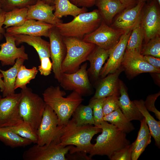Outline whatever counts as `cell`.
<instances>
[{"instance_id":"1","label":"cell","mask_w":160,"mask_h":160,"mask_svg":"<svg viewBox=\"0 0 160 160\" xmlns=\"http://www.w3.org/2000/svg\"><path fill=\"white\" fill-rule=\"evenodd\" d=\"M66 95L59 86H50L42 93L46 104L56 114L60 126L67 124L76 108L83 100L82 96L75 91L64 97Z\"/></svg>"},{"instance_id":"2","label":"cell","mask_w":160,"mask_h":160,"mask_svg":"<svg viewBox=\"0 0 160 160\" xmlns=\"http://www.w3.org/2000/svg\"><path fill=\"white\" fill-rule=\"evenodd\" d=\"M101 131V128L92 125L76 126L70 119L63 127L59 144L63 146L72 145L69 151L70 154L75 152L89 153L94 146L91 143L92 138Z\"/></svg>"},{"instance_id":"3","label":"cell","mask_w":160,"mask_h":160,"mask_svg":"<svg viewBox=\"0 0 160 160\" xmlns=\"http://www.w3.org/2000/svg\"><path fill=\"white\" fill-rule=\"evenodd\" d=\"M99 127L102 133L95 140L96 143L89 153L91 158L96 155H106L109 158L114 152L130 144L126 133L113 124L103 120Z\"/></svg>"},{"instance_id":"4","label":"cell","mask_w":160,"mask_h":160,"mask_svg":"<svg viewBox=\"0 0 160 160\" xmlns=\"http://www.w3.org/2000/svg\"><path fill=\"white\" fill-rule=\"evenodd\" d=\"M102 20L97 9L79 14L71 22L60 23L56 26L63 37L83 39L100 25Z\"/></svg>"},{"instance_id":"5","label":"cell","mask_w":160,"mask_h":160,"mask_svg":"<svg viewBox=\"0 0 160 160\" xmlns=\"http://www.w3.org/2000/svg\"><path fill=\"white\" fill-rule=\"evenodd\" d=\"M19 111L23 122L36 132L46 104L43 98L27 86L21 89Z\"/></svg>"},{"instance_id":"6","label":"cell","mask_w":160,"mask_h":160,"mask_svg":"<svg viewBox=\"0 0 160 160\" xmlns=\"http://www.w3.org/2000/svg\"><path fill=\"white\" fill-rule=\"evenodd\" d=\"M63 38L67 52L62 64V71L73 73L77 71L81 64L87 60L88 55L96 45L75 38L63 37Z\"/></svg>"},{"instance_id":"7","label":"cell","mask_w":160,"mask_h":160,"mask_svg":"<svg viewBox=\"0 0 160 160\" xmlns=\"http://www.w3.org/2000/svg\"><path fill=\"white\" fill-rule=\"evenodd\" d=\"M63 126H59L57 116L53 110L46 104L42 119L36 133L37 143L39 145L59 144Z\"/></svg>"},{"instance_id":"8","label":"cell","mask_w":160,"mask_h":160,"mask_svg":"<svg viewBox=\"0 0 160 160\" xmlns=\"http://www.w3.org/2000/svg\"><path fill=\"white\" fill-rule=\"evenodd\" d=\"M72 145L63 146L52 143L39 145L36 144L23 153L24 160H66V155Z\"/></svg>"},{"instance_id":"9","label":"cell","mask_w":160,"mask_h":160,"mask_svg":"<svg viewBox=\"0 0 160 160\" xmlns=\"http://www.w3.org/2000/svg\"><path fill=\"white\" fill-rule=\"evenodd\" d=\"M20 92L0 98V127L18 126L23 122L19 112Z\"/></svg>"},{"instance_id":"10","label":"cell","mask_w":160,"mask_h":160,"mask_svg":"<svg viewBox=\"0 0 160 160\" xmlns=\"http://www.w3.org/2000/svg\"><path fill=\"white\" fill-rule=\"evenodd\" d=\"M126 31L110 27L103 20L95 31L86 35L82 40L106 50H110L119 42Z\"/></svg>"},{"instance_id":"11","label":"cell","mask_w":160,"mask_h":160,"mask_svg":"<svg viewBox=\"0 0 160 160\" xmlns=\"http://www.w3.org/2000/svg\"><path fill=\"white\" fill-rule=\"evenodd\" d=\"M50 57L52 60V70L54 78L60 83L63 72L61 66L66 54L67 49L63 36L56 26L49 30Z\"/></svg>"},{"instance_id":"12","label":"cell","mask_w":160,"mask_h":160,"mask_svg":"<svg viewBox=\"0 0 160 160\" xmlns=\"http://www.w3.org/2000/svg\"><path fill=\"white\" fill-rule=\"evenodd\" d=\"M87 63L83 64L74 73H63L60 82V86L66 90L75 91L81 96L88 95L91 87L87 70Z\"/></svg>"},{"instance_id":"13","label":"cell","mask_w":160,"mask_h":160,"mask_svg":"<svg viewBox=\"0 0 160 160\" xmlns=\"http://www.w3.org/2000/svg\"><path fill=\"white\" fill-rule=\"evenodd\" d=\"M155 0H152L143 7L141 24L145 43L151 39L160 35V13Z\"/></svg>"},{"instance_id":"14","label":"cell","mask_w":160,"mask_h":160,"mask_svg":"<svg viewBox=\"0 0 160 160\" xmlns=\"http://www.w3.org/2000/svg\"><path fill=\"white\" fill-rule=\"evenodd\" d=\"M132 31H126L121 36L118 42L109 50V57L100 73V76L102 78L114 73L121 67Z\"/></svg>"},{"instance_id":"15","label":"cell","mask_w":160,"mask_h":160,"mask_svg":"<svg viewBox=\"0 0 160 160\" xmlns=\"http://www.w3.org/2000/svg\"><path fill=\"white\" fill-rule=\"evenodd\" d=\"M121 66L131 77L144 73H160V68L154 67L148 63L140 53L126 51Z\"/></svg>"},{"instance_id":"16","label":"cell","mask_w":160,"mask_h":160,"mask_svg":"<svg viewBox=\"0 0 160 160\" xmlns=\"http://www.w3.org/2000/svg\"><path fill=\"white\" fill-rule=\"evenodd\" d=\"M4 36L6 42L0 44V61L2 66L13 65L18 58L28 59V55L25 52V47L23 45L20 47H17L13 35L6 32Z\"/></svg>"},{"instance_id":"17","label":"cell","mask_w":160,"mask_h":160,"mask_svg":"<svg viewBox=\"0 0 160 160\" xmlns=\"http://www.w3.org/2000/svg\"><path fill=\"white\" fill-rule=\"evenodd\" d=\"M144 2H139L132 7L124 9L117 17L112 27L126 31L132 30L141 22Z\"/></svg>"},{"instance_id":"18","label":"cell","mask_w":160,"mask_h":160,"mask_svg":"<svg viewBox=\"0 0 160 160\" xmlns=\"http://www.w3.org/2000/svg\"><path fill=\"white\" fill-rule=\"evenodd\" d=\"M26 20L33 19L40 21L56 26L63 23L60 19L56 17L53 12L55 5L49 4L43 0H37L35 4L28 6Z\"/></svg>"},{"instance_id":"19","label":"cell","mask_w":160,"mask_h":160,"mask_svg":"<svg viewBox=\"0 0 160 160\" xmlns=\"http://www.w3.org/2000/svg\"><path fill=\"white\" fill-rule=\"evenodd\" d=\"M54 26H55L43 21L28 19L20 26L11 27L6 29V32L12 35L23 34L48 37L49 30Z\"/></svg>"},{"instance_id":"20","label":"cell","mask_w":160,"mask_h":160,"mask_svg":"<svg viewBox=\"0 0 160 160\" xmlns=\"http://www.w3.org/2000/svg\"><path fill=\"white\" fill-rule=\"evenodd\" d=\"M124 70L121 66L115 72L103 78L96 89L94 95L91 99L105 98L120 94L119 76Z\"/></svg>"},{"instance_id":"21","label":"cell","mask_w":160,"mask_h":160,"mask_svg":"<svg viewBox=\"0 0 160 160\" xmlns=\"http://www.w3.org/2000/svg\"><path fill=\"white\" fill-rule=\"evenodd\" d=\"M13 36L16 46L25 43L33 47L37 52L40 61L44 58L50 57L49 42L43 39L41 36L23 34Z\"/></svg>"},{"instance_id":"22","label":"cell","mask_w":160,"mask_h":160,"mask_svg":"<svg viewBox=\"0 0 160 160\" xmlns=\"http://www.w3.org/2000/svg\"><path fill=\"white\" fill-rule=\"evenodd\" d=\"M119 88L121 96L119 97L120 108L123 113L130 121H140L144 117L134 104L130 100L123 82L119 81Z\"/></svg>"},{"instance_id":"23","label":"cell","mask_w":160,"mask_h":160,"mask_svg":"<svg viewBox=\"0 0 160 160\" xmlns=\"http://www.w3.org/2000/svg\"><path fill=\"white\" fill-rule=\"evenodd\" d=\"M95 5L98 8L102 20L108 25L116 14L126 9L118 0H96Z\"/></svg>"},{"instance_id":"24","label":"cell","mask_w":160,"mask_h":160,"mask_svg":"<svg viewBox=\"0 0 160 160\" xmlns=\"http://www.w3.org/2000/svg\"><path fill=\"white\" fill-rule=\"evenodd\" d=\"M109 54V50L96 46L87 59L90 63V67L87 70L88 76L95 79L98 78L103 65L108 57Z\"/></svg>"},{"instance_id":"25","label":"cell","mask_w":160,"mask_h":160,"mask_svg":"<svg viewBox=\"0 0 160 160\" xmlns=\"http://www.w3.org/2000/svg\"><path fill=\"white\" fill-rule=\"evenodd\" d=\"M25 60L22 58L16 59L15 63L9 69L4 71L0 68V72L3 76L5 89L2 92L3 97L15 93V85L19 69Z\"/></svg>"},{"instance_id":"26","label":"cell","mask_w":160,"mask_h":160,"mask_svg":"<svg viewBox=\"0 0 160 160\" xmlns=\"http://www.w3.org/2000/svg\"><path fill=\"white\" fill-rule=\"evenodd\" d=\"M135 105L145 119L150 129L151 135L154 138L156 145L160 146V121L156 120L146 109L143 100H135Z\"/></svg>"},{"instance_id":"27","label":"cell","mask_w":160,"mask_h":160,"mask_svg":"<svg viewBox=\"0 0 160 160\" xmlns=\"http://www.w3.org/2000/svg\"><path fill=\"white\" fill-rule=\"evenodd\" d=\"M0 141L12 148L24 147L33 143L15 133L8 127H0Z\"/></svg>"},{"instance_id":"28","label":"cell","mask_w":160,"mask_h":160,"mask_svg":"<svg viewBox=\"0 0 160 160\" xmlns=\"http://www.w3.org/2000/svg\"><path fill=\"white\" fill-rule=\"evenodd\" d=\"M55 12L54 13L57 18L71 15L74 18L80 14L87 12V8L78 7L68 0H55Z\"/></svg>"},{"instance_id":"29","label":"cell","mask_w":160,"mask_h":160,"mask_svg":"<svg viewBox=\"0 0 160 160\" xmlns=\"http://www.w3.org/2000/svg\"><path fill=\"white\" fill-rule=\"evenodd\" d=\"M103 120L109 122L126 133L135 129L133 124L123 113L120 108L104 116Z\"/></svg>"},{"instance_id":"30","label":"cell","mask_w":160,"mask_h":160,"mask_svg":"<svg viewBox=\"0 0 160 160\" xmlns=\"http://www.w3.org/2000/svg\"><path fill=\"white\" fill-rule=\"evenodd\" d=\"M72 116L71 119L76 126L94 124L92 108L89 104L86 105H79Z\"/></svg>"},{"instance_id":"31","label":"cell","mask_w":160,"mask_h":160,"mask_svg":"<svg viewBox=\"0 0 160 160\" xmlns=\"http://www.w3.org/2000/svg\"><path fill=\"white\" fill-rule=\"evenodd\" d=\"M28 8L25 7L5 12L4 28L17 27L23 25L26 20Z\"/></svg>"},{"instance_id":"32","label":"cell","mask_w":160,"mask_h":160,"mask_svg":"<svg viewBox=\"0 0 160 160\" xmlns=\"http://www.w3.org/2000/svg\"><path fill=\"white\" fill-rule=\"evenodd\" d=\"M144 37L140 22L132 30L125 51L140 54Z\"/></svg>"},{"instance_id":"33","label":"cell","mask_w":160,"mask_h":160,"mask_svg":"<svg viewBox=\"0 0 160 160\" xmlns=\"http://www.w3.org/2000/svg\"><path fill=\"white\" fill-rule=\"evenodd\" d=\"M38 70L35 66L31 68H27L25 65H22L20 67L16 79L15 89L20 88L23 89L30 81L34 79L37 74Z\"/></svg>"},{"instance_id":"34","label":"cell","mask_w":160,"mask_h":160,"mask_svg":"<svg viewBox=\"0 0 160 160\" xmlns=\"http://www.w3.org/2000/svg\"><path fill=\"white\" fill-rule=\"evenodd\" d=\"M140 54L160 57V35L151 39L147 43L142 45Z\"/></svg>"},{"instance_id":"35","label":"cell","mask_w":160,"mask_h":160,"mask_svg":"<svg viewBox=\"0 0 160 160\" xmlns=\"http://www.w3.org/2000/svg\"><path fill=\"white\" fill-rule=\"evenodd\" d=\"M8 127L12 132L20 136L31 140L33 143H37L38 136L36 132L24 122L17 126Z\"/></svg>"},{"instance_id":"36","label":"cell","mask_w":160,"mask_h":160,"mask_svg":"<svg viewBox=\"0 0 160 160\" xmlns=\"http://www.w3.org/2000/svg\"><path fill=\"white\" fill-rule=\"evenodd\" d=\"M37 0H0L2 11L7 12L14 9L27 7L36 4Z\"/></svg>"},{"instance_id":"37","label":"cell","mask_w":160,"mask_h":160,"mask_svg":"<svg viewBox=\"0 0 160 160\" xmlns=\"http://www.w3.org/2000/svg\"><path fill=\"white\" fill-rule=\"evenodd\" d=\"M105 98L91 99L89 103L92 110L94 125L98 127L103 121V106Z\"/></svg>"},{"instance_id":"38","label":"cell","mask_w":160,"mask_h":160,"mask_svg":"<svg viewBox=\"0 0 160 160\" xmlns=\"http://www.w3.org/2000/svg\"><path fill=\"white\" fill-rule=\"evenodd\" d=\"M119 97L112 96L105 98L103 106L104 116L120 108Z\"/></svg>"},{"instance_id":"39","label":"cell","mask_w":160,"mask_h":160,"mask_svg":"<svg viewBox=\"0 0 160 160\" xmlns=\"http://www.w3.org/2000/svg\"><path fill=\"white\" fill-rule=\"evenodd\" d=\"M131 144L114 152L109 158L111 160H132Z\"/></svg>"},{"instance_id":"40","label":"cell","mask_w":160,"mask_h":160,"mask_svg":"<svg viewBox=\"0 0 160 160\" xmlns=\"http://www.w3.org/2000/svg\"><path fill=\"white\" fill-rule=\"evenodd\" d=\"M151 136L150 134L141 140L132 151V160H137L145 150L146 147L151 142Z\"/></svg>"},{"instance_id":"41","label":"cell","mask_w":160,"mask_h":160,"mask_svg":"<svg viewBox=\"0 0 160 160\" xmlns=\"http://www.w3.org/2000/svg\"><path fill=\"white\" fill-rule=\"evenodd\" d=\"M160 95V92L157 93L148 95L146 97V100L144 101L145 106L146 109L148 111L153 112L156 118L159 121L160 120V112L155 106V102Z\"/></svg>"},{"instance_id":"42","label":"cell","mask_w":160,"mask_h":160,"mask_svg":"<svg viewBox=\"0 0 160 160\" xmlns=\"http://www.w3.org/2000/svg\"><path fill=\"white\" fill-rule=\"evenodd\" d=\"M140 122V127L137 139L131 144L132 151L139 141L151 134L150 129L145 119L144 118Z\"/></svg>"},{"instance_id":"43","label":"cell","mask_w":160,"mask_h":160,"mask_svg":"<svg viewBox=\"0 0 160 160\" xmlns=\"http://www.w3.org/2000/svg\"><path fill=\"white\" fill-rule=\"evenodd\" d=\"M40 64L38 66V71L41 75L45 76L49 75L52 70V64L49 57L44 58L40 61Z\"/></svg>"},{"instance_id":"44","label":"cell","mask_w":160,"mask_h":160,"mask_svg":"<svg viewBox=\"0 0 160 160\" xmlns=\"http://www.w3.org/2000/svg\"><path fill=\"white\" fill-rule=\"evenodd\" d=\"M72 4L79 7L88 8L95 4L96 0H68Z\"/></svg>"},{"instance_id":"45","label":"cell","mask_w":160,"mask_h":160,"mask_svg":"<svg viewBox=\"0 0 160 160\" xmlns=\"http://www.w3.org/2000/svg\"><path fill=\"white\" fill-rule=\"evenodd\" d=\"M69 156H67L66 158L67 160L70 159H84L90 160H92V159L87 156V154L81 152H75L73 153L68 154Z\"/></svg>"},{"instance_id":"46","label":"cell","mask_w":160,"mask_h":160,"mask_svg":"<svg viewBox=\"0 0 160 160\" xmlns=\"http://www.w3.org/2000/svg\"><path fill=\"white\" fill-rule=\"evenodd\" d=\"M145 60L148 63L156 68H160V58L149 55L143 56Z\"/></svg>"},{"instance_id":"47","label":"cell","mask_w":160,"mask_h":160,"mask_svg":"<svg viewBox=\"0 0 160 160\" xmlns=\"http://www.w3.org/2000/svg\"><path fill=\"white\" fill-rule=\"evenodd\" d=\"M5 12H3L0 14V41L2 39L6 32V30L3 27L5 19Z\"/></svg>"},{"instance_id":"48","label":"cell","mask_w":160,"mask_h":160,"mask_svg":"<svg viewBox=\"0 0 160 160\" xmlns=\"http://www.w3.org/2000/svg\"><path fill=\"white\" fill-rule=\"evenodd\" d=\"M124 5L126 8L133 7L137 3L136 0H118Z\"/></svg>"},{"instance_id":"49","label":"cell","mask_w":160,"mask_h":160,"mask_svg":"<svg viewBox=\"0 0 160 160\" xmlns=\"http://www.w3.org/2000/svg\"><path fill=\"white\" fill-rule=\"evenodd\" d=\"M3 78L2 74L0 73V91L3 92L5 89L4 83L2 78Z\"/></svg>"},{"instance_id":"50","label":"cell","mask_w":160,"mask_h":160,"mask_svg":"<svg viewBox=\"0 0 160 160\" xmlns=\"http://www.w3.org/2000/svg\"><path fill=\"white\" fill-rule=\"evenodd\" d=\"M45 1L50 4L54 5L55 0H43Z\"/></svg>"},{"instance_id":"51","label":"cell","mask_w":160,"mask_h":160,"mask_svg":"<svg viewBox=\"0 0 160 160\" xmlns=\"http://www.w3.org/2000/svg\"><path fill=\"white\" fill-rule=\"evenodd\" d=\"M137 3L139 2H146V1H148L150 0H136Z\"/></svg>"},{"instance_id":"52","label":"cell","mask_w":160,"mask_h":160,"mask_svg":"<svg viewBox=\"0 0 160 160\" xmlns=\"http://www.w3.org/2000/svg\"><path fill=\"white\" fill-rule=\"evenodd\" d=\"M159 6H160V0H155Z\"/></svg>"},{"instance_id":"53","label":"cell","mask_w":160,"mask_h":160,"mask_svg":"<svg viewBox=\"0 0 160 160\" xmlns=\"http://www.w3.org/2000/svg\"><path fill=\"white\" fill-rule=\"evenodd\" d=\"M3 12L2 9L1 8V4L0 2V14Z\"/></svg>"},{"instance_id":"54","label":"cell","mask_w":160,"mask_h":160,"mask_svg":"<svg viewBox=\"0 0 160 160\" xmlns=\"http://www.w3.org/2000/svg\"><path fill=\"white\" fill-rule=\"evenodd\" d=\"M1 97H2L1 96V95H0V98Z\"/></svg>"}]
</instances>
